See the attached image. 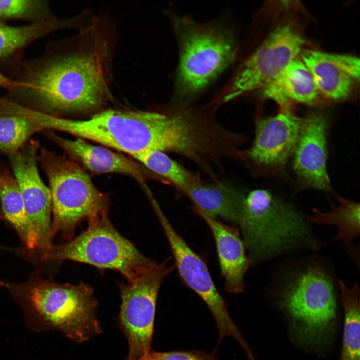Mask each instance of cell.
Wrapping results in <instances>:
<instances>
[{
    "label": "cell",
    "mask_w": 360,
    "mask_h": 360,
    "mask_svg": "<svg viewBox=\"0 0 360 360\" xmlns=\"http://www.w3.org/2000/svg\"><path fill=\"white\" fill-rule=\"evenodd\" d=\"M20 83L17 80L6 76L0 71V88L7 91L17 88Z\"/></svg>",
    "instance_id": "cell-28"
},
{
    "label": "cell",
    "mask_w": 360,
    "mask_h": 360,
    "mask_svg": "<svg viewBox=\"0 0 360 360\" xmlns=\"http://www.w3.org/2000/svg\"><path fill=\"white\" fill-rule=\"evenodd\" d=\"M193 209L206 222L214 236L225 290L230 294L242 292L244 276L252 262L246 254L238 230L224 224L198 208Z\"/></svg>",
    "instance_id": "cell-17"
},
{
    "label": "cell",
    "mask_w": 360,
    "mask_h": 360,
    "mask_svg": "<svg viewBox=\"0 0 360 360\" xmlns=\"http://www.w3.org/2000/svg\"><path fill=\"white\" fill-rule=\"evenodd\" d=\"M154 210L169 243L175 268L184 284L196 292L210 309L218 330L219 342L230 336L238 343L242 342L244 337L231 318L207 265L175 230L160 206Z\"/></svg>",
    "instance_id": "cell-10"
},
{
    "label": "cell",
    "mask_w": 360,
    "mask_h": 360,
    "mask_svg": "<svg viewBox=\"0 0 360 360\" xmlns=\"http://www.w3.org/2000/svg\"><path fill=\"white\" fill-rule=\"evenodd\" d=\"M87 228L60 244H53L41 257L58 264L72 260L100 270L120 272L128 281L147 271L157 262L142 254L118 232L106 215L88 221Z\"/></svg>",
    "instance_id": "cell-6"
},
{
    "label": "cell",
    "mask_w": 360,
    "mask_h": 360,
    "mask_svg": "<svg viewBox=\"0 0 360 360\" xmlns=\"http://www.w3.org/2000/svg\"><path fill=\"white\" fill-rule=\"evenodd\" d=\"M338 203L336 206L332 204L328 212L313 209V214L308 218V220L318 224L336 226L338 229L337 234L326 243L340 241L344 245H348L360 235V204L342 198H339Z\"/></svg>",
    "instance_id": "cell-22"
},
{
    "label": "cell",
    "mask_w": 360,
    "mask_h": 360,
    "mask_svg": "<svg viewBox=\"0 0 360 360\" xmlns=\"http://www.w3.org/2000/svg\"><path fill=\"white\" fill-rule=\"evenodd\" d=\"M134 158L166 180L183 194L203 182L198 174L188 170L166 152L150 151Z\"/></svg>",
    "instance_id": "cell-24"
},
{
    "label": "cell",
    "mask_w": 360,
    "mask_h": 360,
    "mask_svg": "<svg viewBox=\"0 0 360 360\" xmlns=\"http://www.w3.org/2000/svg\"><path fill=\"white\" fill-rule=\"evenodd\" d=\"M304 44V40L292 24L276 28L242 64L224 101L264 88L296 58Z\"/></svg>",
    "instance_id": "cell-11"
},
{
    "label": "cell",
    "mask_w": 360,
    "mask_h": 360,
    "mask_svg": "<svg viewBox=\"0 0 360 360\" xmlns=\"http://www.w3.org/2000/svg\"><path fill=\"white\" fill-rule=\"evenodd\" d=\"M0 200L4 216L15 228L24 246L35 252L36 240L18 182L13 174L2 166H0Z\"/></svg>",
    "instance_id": "cell-21"
},
{
    "label": "cell",
    "mask_w": 360,
    "mask_h": 360,
    "mask_svg": "<svg viewBox=\"0 0 360 360\" xmlns=\"http://www.w3.org/2000/svg\"><path fill=\"white\" fill-rule=\"evenodd\" d=\"M46 136L62 148L70 158L95 174L118 173L132 176L150 192L145 181L144 170L136 162L104 146H96L86 140L76 138L69 140L48 130Z\"/></svg>",
    "instance_id": "cell-16"
},
{
    "label": "cell",
    "mask_w": 360,
    "mask_h": 360,
    "mask_svg": "<svg viewBox=\"0 0 360 360\" xmlns=\"http://www.w3.org/2000/svg\"><path fill=\"white\" fill-rule=\"evenodd\" d=\"M162 112L108 109L86 120L49 116L48 130H58L90 140L132 156L160 150Z\"/></svg>",
    "instance_id": "cell-5"
},
{
    "label": "cell",
    "mask_w": 360,
    "mask_h": 360,
    "mask_svg": "<svg viewBox=\"0 0 360 360\" xmlns=\"http://www.w3.org/2000/svg\"><path fill=\"white\" fill-rule=\"evenodd\" d=\"M70 52L50 46L18 68V88L5 98L24 106L63 117L100 111L111 96L108 83L109 42L100 36Z\"/></svg>",
    "instance_id": "cell-1"
},
{
    "label": "cell",
    "mask_w": 360,
    "mask_h": 360,
    "mask_svg": "<svg viewBox=\"0 0 360 360\" xmlns=\"http://www.w3.org/2000/svg\"><path fill=\"white\" fill-rule=\"evenodd\" d=\"M56 17L48 0H0V22L22 20L30 24L50 20Z\"/></svg>",
    "instance_id": "cell-25"
},
{
    "label": "cell",
    "mask_w": 360,
    "mask_h": 360,
    "mask_svg": "<svg viewBox=\"0 0 360 360\" xmlns=\"http://www.w3.org/2000/svg\"><path fill=\"white\" fill-rule=\"evenodd\" d=\"M37 161L49 182L52 238L60 233L69 240L84 220L108 215V196L96 188L86 170L79 164L45 148H41Z\"/></svg>",
    "instance_id": "cell-4"
},
{
    "label": "cell",
    "mask_w": 360,
    "mask_h": 360,
    "mask_svg": "<svg viewBox=\"0 0 360 360\" xmlns=\"http://www.w3.org/2000/svg\"><path fill=\"white\" fill-rule=\"evenodd\" d=\"M182 28L176 96L187 101L232 62L236 48L228 33L192 24Z\"/></svg>",
    "instance_id": "cell-8"
},
{
    "label": "cell",
    "mask_w": 360,
    "mask_h": 360,
    "mask_svg": "<svg viewBox=\"0 0 360 360\" xmlns=\"http://www.w3.org/2000/svg\"><path fill=\"white\" fill-rule=\"evenodd\" d=\"M278 297L300 342L316 346L328 340L336 320V300L331 278L323 268L312 266L297 274Z\"/></svg>",
    "instance_id": "cell-7"
},
{
    "label": "cell",
    "mask_w": 360,
    "mask_h": 360,
    "mask_svg": "<svg viewBox=\"0 0 360 360\" xmlns=\"http://www.w3.org/2000/svg\"><path fill=\"white\" fill-rule=\"evenodd\" d=\"M326 117L320 112L304 118L292 154L294 170L304 188L331 190L326 170Z\"/></svg>",
    "instance_id": "cell-14"
},
{
    "label": "cell",
    "mask_w": 360,
    "mask_h": 360,
    "mask_svg": "<svg viewBox=\"0 0 360 360\" xmlns=\"http://www.w3.org/2000/svg\"><path fill=\"white\" fill-rule=\"evenodd\" d=\"M137 360H217L212 354L198 352H149Z\"/></svg>",
    "instance_id": "cell-27"
},
{
    "label": "cell",
    "mask_w": 360,
    "mask_h": 360,
    "mask_svg": "<svg viewBox=\"0 0 360 360\" xmlns=\"http://www.w3.org/2000/svg\"><path fill=\"white\" fill-rule=\"evenodd\" d=\"M80 24L78 16L13 26L0 22V62L18 56L29 44L56 31L76 28Z\"/></svg>",
    "instance_id": "cell-20"
},
{
    "label": "cell",
    "mask_w": 360,
    "mask_h": 360,
    "mask_svg": "<svg viewBox=\"0 0 360 360\" xmlns=\"http://www.w3.org/2000/svg\"><path fill=\"white\" fill-rule=\"evenodd\" d=\"M320 93L306 66L297 58L272 82L262 89L264 98L275 101L280 110H291L292 102L313 104Z\"/></svg>",
    "instance_id": "cell-18"
},
{
    "label": "cell",
    "mask_w": 360,
    "mask_h": 360,
    "mask_svg": "<svg viewBox=\"0 0 360 360\" xmlns=\"http://www.w3.org/2000/svg\"><path fill=\"white\" fill-rule=\"evenodd\" d=\"M165 260L127 284H119L122 304L119 322L128 342L126 360H137L150 351L156 302L160 285L174 264Z\"/></svg>",
    "instance_id": "cell-9"
},
{
    "label": "cell",
    "mask_w": 360,
    "mask_h": 360,
    "mask_svg": "<svg viewBox=\"0 0 360 360\" xmlns=\"http://www.w3.org/2000/svg\"><path fill=\"white\" fill-rule=\"evenodd\" d=\"M245 190L228 182L219 181L202 182L186 192L184 195L192 202V206L208 214L220 216L236 224Z\"/></svg>",
    "instance_id": "cell-19"
},
{
    "label": "cell",
    "mask_w": 360,
    "mask_h": 360,
    "mask_svg": "<svg viewBox=\"0 0 360 360\" xmlns=\"http://www.w3.org/2000/svg\"><path fill=\"white\" fill-rule=\"evenodd\" d=\"M6 286L20 305L30 330H58L78 343L102 332L96 316L98 303L93 289L86 284L40 280L18 287Z\"/></svg>",
    "instance_id": "cell-2"
},
{
    "label": "cell",
    "mask_w": 360,
    "mask_h": 360,
    "mask_svg": "<svg viewBox=\"0 0 360 360\" xmlns=\"http://www.w3.org/2000/svg\"><path fill=\"white\" fill-rule=\"evenodd\" d=\"M236 224L252 263L296 248L316 250L318 244L300 214L264 188L245 191Z\"/></svg>",
    "instance_id": "cell-3"
},
{
    "label": "cell",
    "mask_w": 360,
    "mask_h": 360,
    "mask_svg": "<svg viewBox=\"0 0 360 360\" xmlns=\"http://www.w3.org/2000/svg\"><path fill=\"white\" fill-rule=\"evenodd\" d=\"M3 282L0 280V286H2Z\"/></svg>",
    "instance_id": "cell-29"
},
{
    "label": "cell",
    "mask_w": 360,
    "mask_h": 360,
    "mask_svg": "<svg viewBox=\"0 0 360 360\" xmlns=\"http://www.w3.org/2000/svg\"><path fill=\"white\" fill-rule=\"evenodd\" d=\"M38 141L29 140L21 148L6 156L18 182L26 213L36 240V252L40 256L52 246L51 234L52 198L42 182L36 162Z\"/></svg>",
    "instance_id": "cell-13"
},
{
    "label": "cell",
    "mask_w": 360,
    "mask_h": 360,
    "mask_svg": "<svg viewBox=\"0 0 360 360\" xmlns=\"http://www.w3.org/2000/svg\"><path fill=\"white\" fill-rule=\"evenodd\" d=\"M338 284L344 320L340 360H360V288L357 284L348 288L340 280Z\"/></svg>",
    "instance_id": "cell-23"
},
{
    "label": "cell",
    "mask_w": 360,
    "mask_h": 360,
    "mask_svg": "<svg viewBox=\"0 0 360 360\" xmlns=\"http://www.w3.org/2000/svg\"><path fill=\"white\" fill-rule=\"evenodd\" d=\"M301 56L320 94L327 98H346L354 82L360 80V59L355 56L308 50Z\"/></svg>",
    "instance_id": "cell-15"
},
{
    "label": "cell",
    "mask_w": 360,
    "mask_h": 360,
    "mask_svg": "<svg viewBox=\"0 0 360 360\" xmlns=\"http://www.w3.org/2000/svg\"><path fill=\"white\" fill-rule=\"evenodd\" d=\"M40 128L20 118L0 116V152L6 155L16 151Z\"/></svg>",
    "instance_id": "cell-26"
},
{
    "label": "cell",
    "mask_w": 360,
    "mask_h": 360,
    "mask_svg": "<svg viewBox=\"0 0 360 360\" xmlns=\"http://www.w3.org/2000/svg\"><path fill=\"white\" fill-rule=\"evenodd\" d=\"M303 119L284 110L274 116L258 117L253 142L240 151L238 159L256 176L283 172L294 150Z\"/></svg>",
    "instance_id": "cell-12"
}]
</instances>
